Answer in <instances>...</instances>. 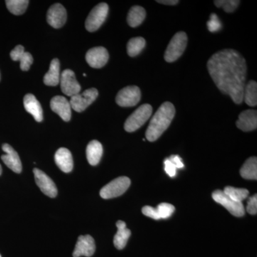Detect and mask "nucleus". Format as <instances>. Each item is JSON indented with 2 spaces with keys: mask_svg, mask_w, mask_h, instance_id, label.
<instances>
[{
  "mask_svg": "<svg viewBox=\"0 0 257 257\" xmlns=\"http://www.w3.org/2000/svg\"><path fill=\"white\" fill-rule=\"evenodd\" d=\"M207 69L218 89L229 95L235 104H241L247 73L242 56L232 49L219 51L208 60Z\"/></svg>",
  "mask_w": 257,
  "mask_h": 257,
  "instance_id": "1",
  "label": "nucleus"
},
{
  "mask_svg": "<svg viewBox=\"0 0 257 257\" xmlns=\"http://www.w3.org/2000/svg\"><path fill=\"white\" fill-rule=\"evenodd\" d=\"M175 107L169 101L163 103L154 115L146 132V138L150 142H155L160 138L175 117Z\"/></svg>",
  "mask_w": 257,
  "mask_h": 257,
  "instance_id": "2",
  "label": "nucleus"
},
{
  "mask_svg": "<svg viewBox=\"0 0 257 257\" xmlns=\"http://www.w3.org/2000/svg\"><path fill=\"white\" fill-rule=\"evenodd\" d=\"M187 45V35L185 32H179L176 33L165 53V60L167 62H174L183 55Z\"/></svg>",
  "mask_w": 257,
  "mask_h": 257,
  "instance_id": "3",
  "label": "nucleus"
},
{
  "mask_svg": "<svg viewBox=\"0 0 257 257\" xmlns=\"http://www.w3.org/2000/svg\"><path fill=\"white\" fill-rule=\"evenodd\" d=\"M152 114V106L149 104H143L130 115L124 123V130L133 133L141 127L150 119Z\"/></svg>",
  "mask_w": 257,
  "mask_h": 257,
  "instance_id": "4",
  "label": "nucleus"
},
{
  "mask_svg": "<svg viewBox=\"0 0 257 257\" xmlns=\"http://www.w3.org/2000/svg\"><path fill=\"white\" fill-rule=\"evenodd\" d=\"M131 181L126 177H120L111 181L100 190L101 198L105 199L119 197L130 187Z\"/></svg>",
  "mask_w": 257,
  "mask_h": 257,
  "instance_id": "5",
  "label": "nucleus"
},
{
  "mask_svg": "<svg viewBox=\"0 0 257 257\" xmlns=\"http://www.w3.org/2000/svg\"><path fill=\"white\" fill-rule=\"evenodd\" d=\"M109 13V6L106 3L96 5L88 15L85 22L87 31L93 32L98 30L105 21Z\"/></svg>",
  "mask_w": 257,
  "mask_h": 257,
  "instance_id": "6",
  "label": "nucleus"
},
{
  "mask_svg": "<svg viewBox=\"0 0 257 257\" xmlns=\"http://www.w3.org/2000/svg\"><path fill=\"white\" fill-rule=\"evenodd\" d=\"M99 95L97 89L90 88L84 91L82 94H76L71 97V107L77 112H82L96 100Z\"/></svg>",
  "mask_w": 257,
  "mask_h": 257,
  "instance_id": "7",
  "label": "nucleus"
},
{
  "mask_svg": "<svg viewBox=\"0 0 257 257\" xmlns=\"http://www.w3.org/2000/svg\"><path fill=\"white\" fill-rule=\"evenodd\" d=\"M141 99V91L137 86H128L121 89L116 96V102L123 107L137 105Z\"/></svg>",
  "mask_w": 257,
  "mask_h": 257,
  "instance_id": "8",
  "label": "nucleus"
},
{
  "mask_svg": "<svg viewBox=\"0 0 257 257\" xmlns=\"http://www.w3.org/2000/svg\"><path fill=\"white\" fill-rule=\"evenodd\" d=\"M212 198L216 202L226 208L232 215L241 217L245 214L244 207L241 202L233 200L224 194L223 191L216 190L212 193Z\"/></svg>",
  "mask_w": 257,
  "mask_h": 257,
  "instance_id": "9",
  "label": "nucleus"
},
{
  "mask_svg": "<svg viewBox=\"0 0 257 257\" xmlns=\"http://www.w3.org/2000/svg\"><path fill=\"white\" fill-rule=\"evenodd\" d=\"M60 82L62 92L67 96L72 97L80 92V84L76 79L75 74L71 69H66L62 72Z\"/></svg>",
  "mask_w": 257,
  "mask_h": 257,
  "instance_id": "10",
  "label": "nucleus"
},
{
  "mask_svg": "<svg viewBox=\"0 0 257 257\" xmlns=\"http://www.w3.org/2000/svg\"><path fill=\"white\" fill-rule=\"evenodd\" d=\"M34 175H35V182L39 188L45 195L50 198H55L57 195V189L55 182L45 172L39 169H34Z\"/></svg>",
  "mask_w": 257,
  "mask_h": 257,
  "instance_id": "11",
  "label": "nucleus"
},
{
  "mask_svg": "<svg viewBox=\"0 0 257 257\" xmlns=\"http://www.w3.org/2000/svg\"><path fill=\"white\" fill-rule=\"evenodd\" d=\"M109 53L106 48L96 47L90 49L86 54V61L93 68L99 69L104 67L109 60Z\"/></svg>",
  "mask_w": 257,
  "mask_h": 257,
  "instance_id": "12",
  "label": "nucleus"
},
{
  "mask_svg": "<svg viewBox=\"0 0 257 257\" xmlns=\"http://www.w3.org/2000/svg\"><path fill=\"white\" fill-rule=\"evenodd\" d=\"M67 11L62 5L57 3L50 7L47 12V23L52 28L58 29L62 28L67 21Z\"/></svg>",
  "mask_w": 257,
  "mask_h": 257,
  "instance_id": "13",
  "label": "nucleus"
},
{
  "mask_svg": "<svg viewBox=\"0 0 257 257\" xmlns=\"http://www.w3.org/2000/svg\"><path fill=\"white\" fill-rule=\"evenodd\" d=\"M95 241L92 236L90 235L79 236L73 251V256L90 257L95 252Z\"/></svg>",
  "mask_w": 257,
  "mask_h": 257,
  "instance_id": "14",
  "label": "nucleus"
},
{
  "mask_svg": "<svg viewBox=\"0 0 257 257\" xmlns=\"http://www.w3.org/2000/svg\"><path fill=\"white\" fill-rule=\"evenodd\" d=\"M3 150L6 153V155L2 156V160L5 165L15 173H21L23 166L18 152L8 144H4L3 145Z\"/></svg>",
  "mask_w": 257,
  "mask_h": 257,
  "instance_id": "15",
  "label": "nucleus"
},
{
  "mask_svg": "<svg viewBox=\"0 0 257 257\" xmlns=\"http://www.w3.org/2000/svg\"><path fill=\"white\" fill-rule=\"evenodd\" d=\"M51 109L64 120V121H69L72 116V107L70 103L62 96H56L52 98L50 101Z\"/></svg>",
  "mask_w": 257,
  "mask_h": 257,
  "instance_id": "16",
  "label": "nucleus"
},
{
  "mask_svg": "<svg viewBox=\"0 0 257 257\" xmlns=\"http://www.w3.org/2000/svg\"><path fill=\"white\" fill-rule=\"evenodd\" d=\"M236 126L243 132H250L257 127V111L248 109L239 114V119L236 122Z\"/></svg>",
  "mask_w": 257,
  "mask_h": 257,
  "instance_id": "17",
  "label": "nucleus"
},
{
  "mask_svg": "<svg viewBox=\"0 0 257 257\" xmlns=\"http://www.w3.org/2000/svg\"><path fill=\"white\" fill-rule=\"evenodd\" d=\"M56 165L62 172L69 173L73 169V159L70 151L67 148L59 149L55 155Z\"/></svg>",
  "mask_w": 257,
  "mask_h": 257,
  "instance_id": "18",
  "label": "nucleus"
},
{
  "mask_svg": "<svg viewBox=\"0 0 257 257\" xmlns=\"http://www.w3.org/2000/svg\"><path fill=\"white\" fill-rule=\"evenodd\" d=\"M24 106L28 112L34 116L37 122L43 120V111L41 104L32 94H28L24 97Z\"/></svg>",
  "mask_w": 257,
  "mask_h": 257,
  "instance_id": "19",
  "label": "nucleus"
},
{
  "mask_svg": "<svg viewBox=\"0 0 257 257\" xmlns=\"http://www.w3.org/2000/svg\"><path fill=\"white\" fill-rule=\"evenodd\" d=\"M12 60L20 61V68L23 71H28L32 63L33 57L31 54L25 52V48L22 45H18L10 53Z\"/></svg>",
  "mask_w": 257,
  "mask_h": 257,
  "instance_id": "20",
  "label": "nucleus"
},
{
  "mask_svg": "<svg viewBox=\"0 0 257 257\" xmlns=\"http://www.w3.org/2000/svg\"><path fill=\"white\" fill-rule=\"evenodd\" d=\"M117 232L114 237V244L117 249H123L126 246L128 238L131 236V231L126 228L124 221L119 220L116 222Z\"/></svg>",
  "mask_w": 257,
  "mask_h": 257,
  "instance_id": "21",
  "label": "nucleus"
},
{
  "mask_svg": "<svg viewBox=\"0 0 257 257\" xmlns=\"http://www.w3.org/2000/svg\"><path fill=\"white\" fill-rule=\"evenodd\" d=\"M86 153L89 163L92 166L97 165L102 157V145L97 140H92L88 144Z\"/></svg>",
  "mask_w": 257,
  "mask_h": 257,
  "instance_id": "22",
  "label": "nucleus"
},
{
  "mask_svg": "<svg viewBox=\"0 0 257 257\" xmlns=\"http://www.w3.org/2000/svg\"><path fill=\"white\" fill-rule=\"evenodd\" d=\"M60 81V61L54 59L51 62L50 69L44 77V83L47 86H57Z\"/></svg>",
  "mask_w": 257,
  "mask_h": 257,
  "instance_id": "23",
  "label": "nucleus"
},
{
  "mask_svg": "<svg viewBox=\"0 0 257 257\" xmlns=\"http://www.w3.org/2000/svg\"><path fill=\"white\" fill-rule=\"evenodd\" d=\"M146 18V11L143 7L134 6L127 15V23L132 28H137L143 23Z\"/></svg>",
  "mask_w": 257,
  "mask_h": 257,
  "instance_id": "24",
  "label": "nucleus"
},
{
  "mask_svg": "<svg viewBox=\"0 0 257 257\" xmlns=\"http://www.w3.org/2000/svg\"><path fill=\"white\" fill-rule=\"evenodd\" d=\"M240 175L243 179H257V159L256 157H251L243 164L240 170Z\"/></svg>",
  "mask_w": 257,
  "mask_h": 257,
  "instance_id": "25",
  "label": "nucleus"
},
{
  "mask_svg": "<svg viewBox=\"0 0 257 257\" xmlns=\"http://www.w3.org/2000/svg\"><path fill=\"white\" fill-rule=\"evenodd\" d=\"M243 100L250 106H256L257 104V84L255 81H249L246 84L243 90Z\"/></svg>",
  "mask_w": 257,
  "mask_h": 257,
  "instance_id": "26",
  "label": "nucleus"
},
{
  "mask_svg": "<svg viewBox=\"0 0 257 257\" xmlns=\"http://www.w3.org/2000/svg\"><path fill=\"white\" fill-rule=\"evenodd\" d=\"M145 45H146V41L143 37H138L132 38L128 42L127 47H126L128 56L132 57H136L143 50Z\"/></svg>",
  "mask_w": 257,
  "mask_h": 257,
  "instance_id": "27",
  "label": "nucleus"
},
{
  "mask_svg": "<svg viewBox=\"0 0 257 257\" xmlns=\"http://www.w3.org/2000/svg\"><path fill=\"white\" fill-rule=\"evenodd\" d=\"M29 3L28 0H7V8L9 10L10 13L13 15H23L26 11L28 8Z\"/></svg>",
  "mask_w": 257,
  "mask_h": 257,
  "instance_id": "28",
  "label": "nucleus"
},
{
  "mask_svg": "<svg viewBox=\"0 0 257 257\" xmlns=\"http://www.w3.org/2000/svg\"><path fill=\"white\" fill-rule=\"evenodd\" d=\"M223 192L233 200L241 203H242V201L247 198L248 193H249L247 189L234 188L232 187H225Z\"/></svg>",
  "mask_w": 257,
  "mask_h": 257,
  "instance_id": "29",
  "label": "nucleus"
},
{
  "mask_svg": "<svg viewBox=\"0 0 257 257\" xmlns=\"http://www.w3.org/2000/svg\"><path fill=\"white\" fill-rule=\"evenodd\" d=\"M240 4L239 0H216L214 1V5L217 8H222L224 12L227 13H231L237 9Z\"/></svg>",
  "mask_w": 257,
  "mask_h": 257,
  "instance_id": "30",
  "label": "nucleus"
},
{
  "mask_svg": "<svg viewBox=\"0 0 257 257\" xmlns=\"http://www.w3.org/2000/svg\"><path fill=\"white\" fill-rule=\"evenodd\" d=\"M160 219H168L175 211V207L168 203H161L156 208Z\"/></svg>",
  "mask_w": 257,
  "mask_h": 257,
  "instance_id": "31",
  "label": "nucleus"
},
{
  "mask_svg": "<svg viewBox=\"0 0 257 257\" xmlns=\"http://www.w3.org/2000/svg\"><path fill=\"white\" fill-rule=\"evenodd\" d=\"M246 211L251 215H255L257 213V195L252 196L248 199Z\"/></svg>",
  "mask_w": 257,
  "mask_h": 257,
  "instance_id": "32",
  "label": "nucleus"
},
{
  "mask_svg": "<svg viewBox=\"0 0 257 257\" xmlns=\"http://www.w3.org/2000/svg\"><path fill=\"white\" fill-rule=\"evenodd\" d=\"M207 25L208 29L212 32L217 31L221 28V23H219L215 14L211 15L210 21L208 22Z\"/></svg>",
  "mask_w": 257,
  "mask_h": 257,
  "instance_id": "33",
  "label": "nucleus"
},
{
  "mask_svg": "<svg viewBox=\"0 0 257 257\" xmlns=\"http://www.w3.org/2000/svg\"><path fill=\"white\" fill-rule=\"evenodd\" d=\"M143 213L144 215L148 216V217L152 218V219H155V220H159L158 214L156 208L150 207V206H145L143 208Z\"/></svg>",
  "mask_w": 257,
  "mask_h": 257,
  "instance_id": "34",
  "label": "nucleus"
},
{
  "mask_svg": "<svg viewBox=\"0 0 257 257\" xmlns=\"http://www.w3.org/2000/svg\"><path fill=\"white\" fill-rule=\"evenodd\" d=\"M164 163H165V170L166 173L171 177H175L176 172H177V168H176L174 164L172 163L168 158L166 159Z\"/></svg>",
  "mask_w": 257,
  "mask_h": 257,
  "instance_id": "35",
  "label": "nucleus"
},
{
  "mask_svg": "<svg viewBox=\"0 0 257 257\" xmlns=\"http://www.w3.org/2000/svg\"><path fill=\"white\" fill-rule=\"evenodd\" d=\"M169 160L174 164L177 169H182L184 167L183 162H182L181 157L177 156V155H172L169 157Z\"/></svg>",
  "mask_w": 257,
  "mask_h": 257,
  "instance_id": "36",
  "label": "nucleus"
},
{
  "mask_svg": "<svg viewBox=\"0 0 257 257\" xmlns=\"http://www.w3.org/2000/svg\"><path fill=\"white\" fill-rule=\"evenodd\" d=\"M157 2L158 3H160V4L166 5H175L179 3L178 0H162V1L158 0Z\"/></svg>",
  "mask_w": 257,
  "mask_h": 257,
  "instance_id": "37",
  "label": "nucleus"
},
{
  "mask_svg": "<svg viewBox=\"0 0 257 257\" xmlns=\"http://www.w3.org/2000/svg\"><path fill=\"white\" fill-rule=\"evenodd\" d=\"M2 172H3V170H2V166L0 165V175H2Z\"/></svg>",
  "mask_w": 257,
  "mask_h": 257,
  "instance_id": "38",
  "label": "nucleus"
},
{
  "mask_svg": "<svg viewBox=\"0 0 257 257\" xmlns=\"http://www.w3.org/2000/svg\"><path fill=\"white\" fill-rule=\"evenodd\" d=\"M0 79H1V74H0Z\"/></svg>",
  "mask_w": 257,
  "mask_h": 257,
  "instance_id": "39",
  "label": "nucleus"
},
{
  "mask_svg": "<svg viewBox=\"0 0 257 257\" xmlns=\"http://www.w3.org/2000/svg\"><path fill=\"white\" fill-rule=\"evenodd\" d=\"M0 257H2V256H1V255H0Z\"/></svg>",
  "mask_w": 257,
  "mask_h": 257,
  "instance_id": "40",
  "label": "nucleus"
}]
</instances>
